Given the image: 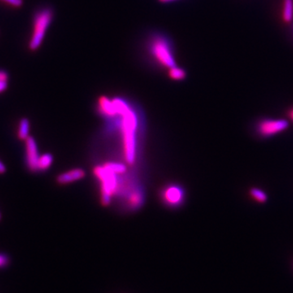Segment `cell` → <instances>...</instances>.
<instances>
[{
  "instance_id": "1",
  "label": "cell",
  "mask_w": 293,
  "mask_h": 293,
  "mask_svg": "<svg viewBox=\"0 0 293 293\" xmlns=\"http://www.w3.org/2000/svg\"><path fill=\"white\" fill-rule=\"evenodd\" d=\"M115 117H120L125 158L133 165L136 156L138 114L132 104L122 97L112 98Z\"/></svg>"
},
{
  "instance_id": "2",
  "label": "cell",
  "mask_w": 293,
  "mask_h": 293,
  "mask_svg": "<svg viewBox=\"0 0 293 293\" xmlns=\"http://www.w3.org/2000/svg\"><path fill=\"white\" fill-rule=\"evenodd\" d=\"M150 57L157 65L165 69H170L177 65L173 42L163 33H154L150 36L146 44Z\"/></svg>"
},
{
  "instance_id": "3",
  "label": "cell",
  "mask_w": 293,
  "mask_h": 293,
  "mask_svg": "<svg viewBox=\"0 0 293 293\" xmlns=\"http://www.w3.org/2000/svg\"><path fill=\"white\" fill-rule=\"evenodd\" d=\"M54 13L51 8H44L36 13L34 18V31L29 44L31 51H37L44 41L46 32L52 24Z\"/></svg>"
},
{
  "instance_id": "4",
  "label": "cell",
  "mask_w": 293,
  "mask_h": 293,
  "mask_svg": "<svg viewBox=\"0 0 293 293\" xmlns=\"http://www.w3.org/2000/svg\"><path fill=\"white\" fill-rule=\"evenodd\" d=\"M94 171L101 182L103 204L108 205L111 202L112 196L118 188V174L108 169L104 165L95 168Z\"/></svg>"
},
{
  "instance_id": "5",
  "label": "cell",
  "mask_w": 293,
  "mask_h": 293,
  "mask_svg": "<svg viewBox=\"0 0 293 293\" xmlns=\"http://www.w3.org/2000/svg\"><path fill=\"white\" fill-rule=\"evenodd\" d=\"M288 122L284 119L264 120L259 123L257 130L260 135L269 137L288 128Z\"/></svg>"
},
{
  "instance_id": "6",
  "label": "cell",
  "mask_w": 293,
  "mask_h": 293,
  "mask_svg": "<svg viewBox=\"0 0 293 293\" xmlns=\"http://www.w3.org/2000/svg\"><path fill=\"white\" fill-rule=\"evenodd\" d=\"M26 148L27 166L31 171H37L38 162H39L40 155L38 150L37 143L32 137L29 136L26 139Z\"/></svg>"
},
{
  "instance_id": "7",
  "label": "cell",
  "mask_w": 293,
  "mask_h": 293,
  "mask_svg": "<svg viewBox=\"0 0 293 293\" xmlns=\"http://www.w3.org/2000/svg\"><path fill=\"white\" fill-rule=\"evenodd\" d=\"M163 198L169 205L177 206L183 200V191L178 186H170L164 191Z\"/></svg>"
},
{
  "instance_id": "8",
  "label": "cell",
  "mask_w": 293,
  "mask_h": 293,
  "mask_svg": "<svg viewBox=\"0 0 293 293\" xmlns=\"http://www.w3.org/2000/svg\"><path fill=\"white\" fill-rule=\"evenodd\" d=\"M97 107L98 111L104 117H109V118H113L115 117L112 98L106 96H100L98 99Z\"/></svg>"
},
{
  "instance_id": "9",
  "label": "cell",
  "mask_w": 293,
  "mask_h": 293,
  "mask_svg": "<svg viewBox=\"0 0 293 293\" xmlns=\"http://www.w3.org/2000/svg\"><path fill=\"white\" fill-rule=\"evenodd\" d=\"M85 172L82 169H71L70 171L65 172L64 174H60L57 178V181L61 184H66L75 181L80 180L84 178Z\"/></svg>"
},
{
  "instance_id": "10",
  "label": "cell",
  "mask_w": 293,
  "mask_h": 293,
  "mask_svg": "<svg viewBox=\"0 0 293 293\" xmlns=\"http://www.w3.org/2000/svg\"><path fill=\"white\" fill-rule=\"evenodd\" d=\"M168 76L174 81H182L187 78V72L184 69L178 67V65L168 70Z\"/></svg>"
},
{
  "instance_id": "11",
  "label": "cell",
  "mask_w": 293,
  "mask_h": 293,
  "mask_svg": "<svg viewBox=\"0 0 293 293\" xmlns=\"http://www.w3.org/2000/svg\"><path fill=\"white\" fill-rule=\"evenodd\" d=\"M292 18L293 0H284L282 9V20L283 22L288 23L292 21Z\"/></svg>"
},
{
  "instance_id": "12",
  "label": "cell",
  "mask_w": 293,
  "mask_h": 293,
  "mask_svg": "<svg viewBox=\"0 0 293 293\" xmlns=\"http://www.w3.org/2000/svg\"><path fill=\"white\" fill-rule=\"evenodd\" d=\"M53 162V156L51 154H44L39 157L38 162V170H46L50 167Z\"/></svg>"
},
{
  "instance_id": "13",
  "label": "cell",
  "mask_w": 293,
  "mask_h": 293,
  "mask_svg": "<svg viewBox=\"0 0 293 293\" xmlns=\"http://www.w3.org/2000/svg\"><path fill=\"white\" fill-rule=\"evenodd\" d=\"M29 133H30V122L28 119L23 118L20 122L18 136L20 139L26 140L29 137Z\"/></svg>"
},
{
  "instance_id": "14",
  "label": "cell",
  "mask_w": 293,
  "mask_h": 293,
  "mask_svg": "<svg viewBox=\"0 0 293 293\" xmlns=\"http://www.w3.org/2000/svg\"><path fill=\"white\" fill-rule=\"evenodd\" d=\"M104 165L117 174H122L126 171V165L122 163L109 162L104 164Z\"/></svg>"
},
{
  "instance_id": "15",
  "label": "cell",
  "mask_w": 293,
  "mask_h": 293,
  "mask_svg": "<svg viewBox=\"0 0 293 293\" xmlns=\"http://www.w3.org/2000/svg\"><path fill=\"white\" fill-rule=\"evenodd\" d=\"M143 194L141 192H139V191H135L130 194L129 202H130L131 206L136 208V207L141 205L142 203H143Z\"/></svg>"
},
{
  "instance_id": "16",
  "label": "cell",
  "mask_w": 293,
  "mask_h": 293,
  "mask_svg": "<svg viewBox=\"0 0 293 293\" xmlns=\"http://www.w3.org/2000/svg\"><path fill=\"white\" fill-rule=\"evenodd\" d=\"M250 195L259 203H264L267 200V195L264 191L258 188H252L250 190Z\"/></svg>"
},
{
  "instance_id": "17",
  "label": "cell",
  "mask_w": 293,
  "mask_h": 293,
  "mask_svg": "<svg viewBox=\"0 0 293 293\" xmlns=\"http://www.w3.org/2000/svg\"><path fill=\"white\" fill-rule=\"evenodd\" d=\"M14 8H21L23 5V0H2Z\"/></svg>"
},
{
  "instance_id": "18",
  "label": "cell",
  "mask_w": 293,
  "mask_h": 293,
  "mask_svg": "<svg viewBox=\"0 0 293 293\" xmlns=\"http://www.w3.org/2000/svg\"><path fill=\"white\" fill-rule=\"evenodd\" d=\"M9 256L5 254L0 253V268L7 266L9 265Z\"/></svg>"
},
{
  "instance_id": "19",
  "label": "cell",
  "mask_w": 293,
  "mask_h": 293,
  "mask_svg": "<svg viewBox=\"0 0 293 293\" xmlns=\"http://www.w3.org/2000/svg\"><path fill=\"white\" fill-rule=\"evenodd\" d=\"M9 80V74L4 70H0V82H6Z\"/></svg>"
},
{
  "instance_id": "20",
  "label": "cell",
  "mask_w": 293,
  "mask_h": 293,
  "mask_svg": "<svg viewBox=\"0 0 293 293\" xmlns=\"http://www.w3.org/2000/svg\"><path fill=\"white\" fill-rule=\"evenodd\" d=\"M8 88V83L6 82H0V93L5 91Z\"/></svg>"
},
{
  "instance_id": "21",
  "label": "cell",
  "mask_w": 293,
  "mask_h": 293,
  "mask_svg": "<svg viewBox=\"0 0 293 293\" xmlns=\"http://www.w3.org/2000/svg\"><path fill=\"white\" fill-rule=\"evenodd\" d=\"M6 171V167H5V165L3 164L2 161H0V174H3V173H5Z\"/></svg>"
},
{
  "instance_id": "22",
  "label": "cell",
  "mask_w": 293,
  "mask_h": 293,
  "mask_svg": "<svg viewBox=\"0 0 293 293\" xmlns=\"http://www.w3.org/2000/svg\"><path fill=\"white\" fill-rule=\"evenodd\" d=\"M158 1L161 4H168V3L174 2L176 0H158Z\"/></svg>"
},
{
  "instance_id": "23",
  "label": "cell",
  "mask_w": 293,
  "mask_h": 293,
  "mask_svg": "<svg viewBox=\"0 0 293 293\" xmlns=\"http://www.w3.org/2000/svg\"><path fill=\"white\" fill-rule=\"evenodd\" d=\"M289 117H291V119L293 120V109H291L289 112Z\"/></svg>"
},
{
  "instance_id": "24",
  "label": "cell",
  "mask_w": 293,
  "mask_h": 293,
  "mask_svg": "<svg viewBox=\"0 0 293 293\" xmlns=\"http://www.w3.org/2000/svg\"><path fill=\"white\" fill-rule=\"evenodd\" d=\"M0 218H1V215H0Z\"/></svg>"
}]
</instances>
